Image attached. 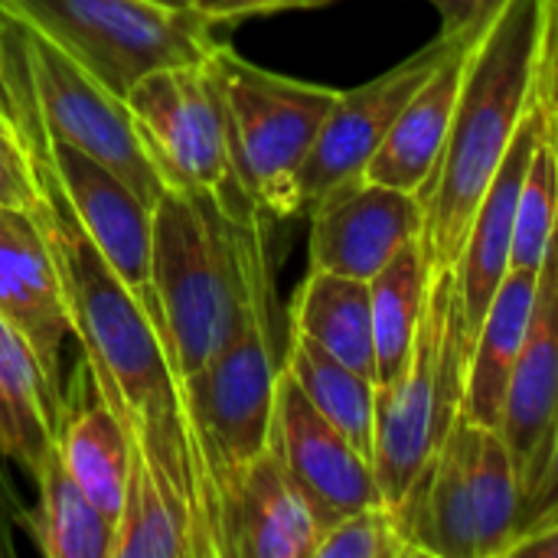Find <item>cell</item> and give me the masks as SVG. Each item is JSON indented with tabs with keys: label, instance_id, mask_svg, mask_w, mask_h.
<instances>
[{
	"label": "cell",
	"instance_id": "f1b7e54d",
	"mask_svg": "<svg viewBox=\"0 0 558 558\" xmlns=\"http://www.w3.org/2000/svg\"><path fill=\"white\" fill-rule=\"evenodd\" d=\"M0 128H7L29 154L46 157V128L36 111L29 62H26V26L0 3Z\"/></svg>",
	"mask_w": 558,
	"mask_h": 558
},
{
	"label": "cell",
	"instance_id": "9c48e42d",
	"mask_svg": "<svg viewBox=\"0 0 558 558\" xmlns=\"http://www.w3.org/2000/svg\"><path fill=\"white\" fill-rule=\"evenodd\" d=\"M23 23V20H20ZM26 26V23H23ZM26 62L36 95V111L46 137L65 141L108 170H114L150 209L163 196L160 180L144 141L131 121L124 98L105 92L78 62H72L56 43L26 26Z\"/></svg>",
	"mask_w": 558,
	"mask_h": 558
},
{
	"label": "cell",
	"instance_id": "74e56055",
	"mask_svg": "<svg viewBox=\"0 0 558 558\" xmlns=\"http://www.w3.org/2000/svg\"><path fill=\"white\" fill-rule=\"evenodd\" d=\"M157 3H167V7H180V10H193L196 0H157Z\"/></svg>",
	"mask_w": 558,
	"mask_h": 558
},
{
	"label": "cell",
	"instance_id": "44dd1931",
	"mask_svg": "<svg viewBox=\"0 0 558 558\" xmlns=\"http://www.w3.org/2000/svg\"><path fill=\"white\" fill-rule=\"evenodd\" d=\"M291 330L311 337L330 356L376 383L369 281L311 268L291 301Z\"/></svg>",
	"mask_w": 558,
	"mask_h": 558
},
{
	"label": "cell",
	"instance_id": "4dcf8cb0",
	"mask_svg": "<svg viewBox=\"0 0 558 558\" xmlns=\"http://www.w3.org/2000/svg\"><path fill=\"white\" fill-rule=\"evenodd\" d=\"M0 206L36 213L43 206V186L26 147L0 128Z\"/></svg>",
	"mask_w": 558,
	"mask_h": 558
},
{
	"label": "cell",
	"instance_id": "7a4b0ae2",
	"mask_svg": "<svg viewBox=\"0 0 558 558\" xmlns=\"http://www.w3.org/2000/svg\"><path fill=\"white\" fill-rule=\"evenodd\" d=\"M265 216L229 219L209 196L163 190L154 206L150 294L141 301L183 383L271 301Z\"/></svg>",
	"mask_w": 558,
	"mask_h": 558
},
{
	"label": "cell",
	"instance_id": "484cf974",
	"mask_svg": "<svg viewBox=\"0 0 558 558\" xmlns=\"http://www.w3.org/2000/svg\"><path fill=\"white\" fill-rule=\"evenodd\" d=\"M131 471L114 520L111 558H196L193 530L183 510L154 477L144 454L131 445Z\"/></svg>",
	"mask_w": 558,
	"mask_h": 558
},
{
	"label": "cell",
	"instance_id": "83f0119b",
	"mask_svg": "<svg viewBox=\"0 0 558 558\" xmlns=\"http://www.w3.org/2000/svg\"><path fill=\"white\" fill-rule=\"evenodd\" d=\"M558 226V150L553 134L546 131L543 141L536 144L520 203H517V232H513V255L510 268H526L539 271L546 248L553 242V232Z\"/></svg>",
	"mask_w": 558,
	"mask_h": 558
},
{
	"label": "cell",
	"instance_id": "7402d4cb",
	"mask_svg": "<svg viewBox=\"0 0 558 558\" xmlns=\"http://www.w3.org/2000/svg\"><path fill=\"white\" fill-rule=\"evenodd\" d=\"M432 255L425 232L402 245L379 275L369 278V307H373V343H376V386L392 383L412 360L428 284H432Z\"/></svg>",
	"mask_w": 558,
	"mask_h": 558
},
{
	"label": "cell",
	"instance_id": "ac0fdd59",
	"mask_svg": "<svg viewBox=\"0 0 558 558\" xmlns=\"http://www.w3.org/2000/svg\"><path fill=\"white\" fill-rule=\"evenodd\" d=\"M487 23H477L454 46V52L432 72V78L409 98V105L396 118L389 137L383 141V147L366 163V170H363L366 180L386 183V186H396V190H405V193H415V196L425 193V186L432 183L435 167L441 160L448 131H451L461 78H464V65H468V52L481 39Z\"/></svg>",
	"mask_w": 558,
	"mask_h": 558
},
{
	"label": "cell",
	"instance_id": "ab89813d",
	"mask_svg": "<svg viewBox=\"0 0 558 558\" xmlns=\"http://www.w3.org/2000/svg\"><path fill=\"white\" fill-rule=\"evenodd\" d=\"M549 523H558V507L553 510V513H549V517H543V520H539V523H536L533 530H539V526H549ZM533 530H530V533H533Z\"/></svg>",
	"mask_w": 558,
	"mask_h": 558
},
{
	"label": "cell",
	"instance_id": "4fadbf2b",
	"mask_svg": "<svg viewBox=\"0 0 558 558\" xmlns=\"http://www.w3.org/2000/svg\"><path fill=\"white\" fill-rule=\"evenodd\" d=\"M422 232V196L373 183L360 173L311 206V268L369 281Z\"/></svg>",
	"mask_w": 558,
	"mask_h": 558
},
{
	"label": "cell",
	"instance_id": "1f68e13d",
	"mask_svg": "<svg viewBox=\"0 0 558 558\" xmlns=\"http://www.w3.org/2000/svg\"><path fill=\"white\" fill-rule=\"evenodd\" d=\"M333 0H196L193 10L206 16L209 23H235L248 16H268V13H284V10H314L327 7Z\"/></svg>",
	"mask_w": 558,
	"mask_h": 558
},
{
	"label": "cell",
	"instance_id": "5b68a950",
	"mask_svg": "<svg viewBox=\"0 0 558 558\" xmlns=\"http://www.w3.org/2000/svg\"><path fill=\"white\" fill-rule=\"evenodd\" d=\"M271 301L203 369L180 383L209 558H222L226 513L242 471L268 448L278 383Z\"/></svg>",
	"mask_w": 558,
	"mask_h": 558
},
{
	"label": "cell",
	"instance_id": "603a6c76",
	"mask_svg": "<svg viewBox=\"0 0 558 558\" xmlns=\"http://www.w3.org/2000/svg\"><path fill=\"white\" fill-rule=\"evenodd\" d=\"M56 448H59L62 468L88 494V500L101 513L118 520L134 451H131V438L124 425L95 396V389H92V402L78 409L65 405Z\"/></svg>",
	"mask_w": 558,
	"mask_h": 558
},
{
	"label": "cell",
	"instance_id": "d6986e66",
	"mask_svg": "<svg viewBox=\"0 0 558 558\" xmlns=\"http://www.w3.org/2000/svg\"><path fill=\"white\" fill-rule=\"evenodd\" d=\"M62 412L33 350L0 317V458L36 477L56 454Z\"/></svg>",
	"mask_w": 558,
	"mask_h": 558
},
{
	"label": "cell",
	"instance_id": "8fae6325",
	"mask_svg": "<svg viewBox=\"0 0 558 558\" xmlns=\"http://www.w3.org/2000/svg\"><path fill=\"white\" fill-rule=\"evenodd\" d=\"M268 448L281 458L288 477L307 500L320 533L369 504H383L373 461L311 405L284 366L275 383Z\"/></svg>",
	"mask_w": 558,
	"mask_h": 558
},
{
	"label": "cell",
	"instance_id": "52a82bcc",
	"mask_svg": "<svg viewBox=\"0 0 558 558\" xmlns=\"http://www.w3.org/2000/svg\"><path fill=\"white\" fill-rule=\"evenodd\" d=\"M124 105L167 190L209 196L235 222L265 216L235 173L213 49L196 62L147 72L134 82Z\"/></svg>",
	"mask_w": 558,
	"mask_h": 558
},
{
	"label": "cell",
	"instance_id": "30bf717a",
	"mask_svg": "<svg viewBox=\"0 0 558 558\" xmlns=\"http://www.w3.org/2000/svg\"><path fill=\"white\" fill-rule=\"evenodd\" d=\"M474 26H468L461 33H438L432 43H425L418 52H412L409 59L392 65L379 78L337 95V101L311 147V157L301 170L298 190H301L304 209H311L324 193H330L343 180L360 177L366 170L373 154L389 137L396 118L409 105V98L432 78V72L454 52V46Z\"/></svg>",
	"mask_w": 558,
	"mask_h": 558
},
{
	"label": "cell",
	"instance_id": "836d02e7",
	"mask_svg": "<svg viewBox=\"0 0 558 558\" xmlns=\"http://www.w3.org/2000/svg\"><path fill=\"white\" fill-rule=\"evenodd\" d=\"M558 507V448L556 454H553V464H549V471H546V477L539 481V487L523 500V507H520V523H517V539L520 536H526L543 517H549L553 510Z\"/></svg>",
	"mask_w": 558,
	"mask_h": 558
},
{
	"label": "cell",
	"instance_id": "4316f807",
	"mask_svg": "<svg viewBox=\"0 0 558 558\" xmlns=\"http://www.w3.org/2000/svg\"><path fill=\"white\" fill-rule=\"evenodd\" d=\"M471 490H474V546L477 558H507L517 543L520 523V477L510 458L507 441L497 428L477 425L474 461H471Z\"/></svg>",
	"mask_w": 558,
	"mask_h": 558
},
{
	"label": "cell",
	"instance_id": "d4e9b609",
	"mask_svg": "<svg viewBox=\"0 0 558 558\" xmlns=\"http://www.w3.org/2000/svg\"><path fill=\"white\" fill-rule=\"evenodd\" d=\"M281 366L311 399V405L337 425L360 454L373 461V422H376V383L337 356H330L311 337L291 330Z\"/></svg>",
	"mask_w": 558,
	"mask_h": 558
},
{
	"label": "cell",
	"instance_id": "5bb4252c",
	"mask_svg": "<svg viewBox=\"0 0 558 558\" xmlns=\"http://www.w3.org/2000/svg\"><path fill=\"white\" fill-rule=\"evenodd\" d=\"M46 167L88 242L144 301L150 294L154 209L114 170L65 141L49 137Z\"/></svg>",
	"mask_w": 558,
	"mask_h": 558
},
{
	"label": "cell",
	"instance_id": "e575fe53",
	"mask_svg": "<svg viewBox=\"0 0 558 558\" xmlns=\"http://www.w3.org/2000/svg\"><path fill=\"white\" fill-rule=\"evenodd\" d=\"M441 13V33H461L474 23L490 20L504 0H428Z\"/></svg>",
	"mask_w": 558,
	"mask_h": 558
},
{
	"label": "cell",
	"instance_id": "2e32d148",
	"mask_svg": "<svg viewBox=\"0 0 558 558\" xmlns=\"http://www.w3.org/2000/svg\"><path fill=\"white\" fill-rule=\"evenodd\" d=\"M546 131H549V108L539 98L526 111L523 124L517 128L507 157L500 160L494 180L487 183V190H484V196L471 216L464 248H461V258L454 265L461 311H464V324H468L471 337H477V330L487 317V307H490L497 288L504 284V278L510 271L513 232H517V203H520L523 177H526L530 157H533V150Z\"/></svg>",
	"mask_w": 558,
	"mask_h": 558
},
{
	"label": "cell",
	"instance_id": "e0dca14e",
	"mask_svg": "<svg viewBox=\"0 0 558 558\" xmlns=\"http://www.w3.org/2000/svg\"><path fill=\"white\" fill-rule=\"evenodd\" d=\"M320 536L281 458L265 448L235 484L226 513L222 558H314Z\"/></svg>",
	"mask_w": 558,
	"mask_h": 558
},
{
	"label": "cell",
	"instance_id": "ffe728a7",
	"mask_svg": "<svg viewBox=\"0 0 558 558\" xmlns=\"http://www.w3.org/2000/svg\"><path fill=\"white\" fill-rule=\"evenodd\" d=\"M536 278H539V271L510 268L487 307V317H484L477 337H474L471 363H468L464 409H461L474 425L500 428L510 376L520 360L533 298H536Z\"/></svg>",
	"mask_w": 558,
	"mask_h": 558
},
{
	"label": "cell",
	"instance_id": "8992f818",
	"mask_svg": "<svg viewBox=\"0 0 558 558\" xmlns=\"http://www.w3.org/2000/svg\"><path fill=\"white\" fill-rule=\"evenodd\" d=\"M213 65L242 190L265 216L291 219L304 209L301 170L340 92L268 72L226 43L213 46Z\"/></svg>",
	"mask_w": 558,
	"mask_h": 558
},
{
	"label": "cell",
	"instance_id": "f546056e",
	"mask_svg": "<svg viewBox=\"0 0 558 558\" xmlns=\"http://www.w3.org/2000/svg\"><path fill=\"white\" fill-rule=\"evenodd\" d=\"M415 546L402 536L392 510L386 504H369L337 526H330L314 558H415Z\"/></svg>",
	"mask_w": 558,
	"mask_h": 558
},
{
	"label": "cell",
	"instance_id": "f35d334b",
	"mask_svg": "<svg viewBox=\"0 0 558 558\" xmlns=\"http://www.w3.org/2000/svg\"><path fill=\"white\" fill-rule=\"evenodd\" d=\"M549 134H553V141H556V150H558V114L549 111Z\"/></svg>",
	"mask_w": 558,
	"mask_h": 558
},
{
	"label": "cell",
	"instance_id": "d590c367",
	"mask_svg": "<svg viewBox=\"0 0 558 558\" xmlns=\"http://www.w3.org/2000/svg\"><path fill=\"white\" fill-rule=\"evenodd\" d=\"M16 526L23 530V507L16 504V497H13L7 477L0 474V558L16 553V543H13Z\"/></svg>",
	"mask_w": 558,
	"mask_h": 558
},
{
	"label": "cell",
	"instance_id": "d6a6232c",
	"mask_svg": "<svg viewBox=\"0 0 558 558\" xmlns=\"http://www.w3.org/2000/svg\"><path fill=\"white\" fill-rule=\"evenodd\" d=\"M539 98L558 114V0H546V36H543V65H539Z\"/></svg>",
	"mask_w": 558,
	"mask_h": 558
},
{
	"label": "cell",
	"instance_id": "ba28073f",
	"mask_svg": "<svg viewBox=\"0 0 558 558\" xmlns=\"http://www.w3.org/2000/svg\"><path fill=\"white\" fill-rule=\"evenodd\" d=\"M16 20L56 43L105 92L128 98L154 69L186 65L213 49V23L157 0H0Z\"/></svg>",
	"mask_w": 558,
	"mask_h": 558
},
{
	"label": "cell",
	"instance_id": "8d00e7d4",
	"mask_svg": "<svg viewBox=\"0 0 558 558\" xmlns=\"http://www.w3.org/2000/svg\"><path fill=\"white\" fill-rule=\"evenodd\" d=\"M507 558H558V523L539 526L526 536H520Z\"/></svg>",
	"mask_w": 558,
	"mask_h": 558
},
{
	"label": "cell",
	"instance_id": "6da1fadb",
	"mask_svg": "<svg viewBox=\"0 0 558 558\" xmlns=\"http://www.w3.org/2000/svg\"><path fill=\"white\" fill-rule=\"evenodd\" d=\"M33 167L43 186L36 219L62 278L72 337L78 340L92 389L124 425L131 445L144 454L170 500L183 510L193 530L196 558H209L180 379L170 366L163 340L141 298L111 271L82 232L46 167V157L33 160Z\"/></svg>",
	"mask_w": 558,
	"mask_h": 558
},
{
	"label": "cell",
	"instance_id": "3957f363",
	"mask_svg": "<svg viewBox=\"0 0 558 558\" xmlns=\"http://www.w3.org/2000/svg\"><path fill=\"white\" fill-rule=\"evenodd\" d=\"M546 0H504L468 52L451 131L422 193L432 268H454L471 216L539 101Z\"/></svg>",
	"mask_w": 558,
	"mask_h": 558
},
{
	"label": "cell",
	"instance_id": "9a60e30c",
	"mask_svg": "<svg viewBox=\"0 0 558 558\" xmlns=\"http://www.w3.org/2000/svg\"><path fill=\"white\" fill-rule=\"evenodd\" d=\"M0 317L26 340L65 409L62 347L72 337V324L62 278L36 213L13 206H0Z\"/></svg>",
	"mask_w": 558,
	"mask_h": 558
},
{
	"label": "cell",
	"instance_id": "7c38bea8",
	"mask_svg": "<svg viewBox=\"0 0 558 558\" xmlns=\"http://www.w3.org/2000/svg\"><path fill=\"white\" fill-rule=\"evenodd\" d=\"M497 432L510 448L526 500L546 477L558 448V226L539 265L523 350L510 376Z\"/></svg>",
	"mask_w": 558,
	"mask_h": 558
},
{
	"label": "cell",
	"instance_id": "cb8c5ba5",
	"mask_svg": "<svg viewBox=\"0 0 558 558\" xmlns=\"http://www.w3.org/2000/svg\"><path fill=\"white\" fill-rule=\"evenodd\" d=\"M36 481V507L23 510V530L46 558H111L114 520L62 468L59 448Z\"/></svg>",
	"mask_w": 558,
	"mask_h": 558
},
{
	"label": "cell",
	"instance_id": "277c9868",
	"mask_svg": "<svg viewBox=\"0 0 558 558\" xmlns=\"http://www.w3.org/2000/svg\"><path fill=\"white\" fill-rule=\"evenodd\" d=\"M474 337L464 324L458 271L435 268L415 350L405 369L376 386L373 471L383 504L396 510L435 458L464 409Z\"/></svg>",
	"mask_w": 558,
	"mask_h": 558
}]
</instances>
